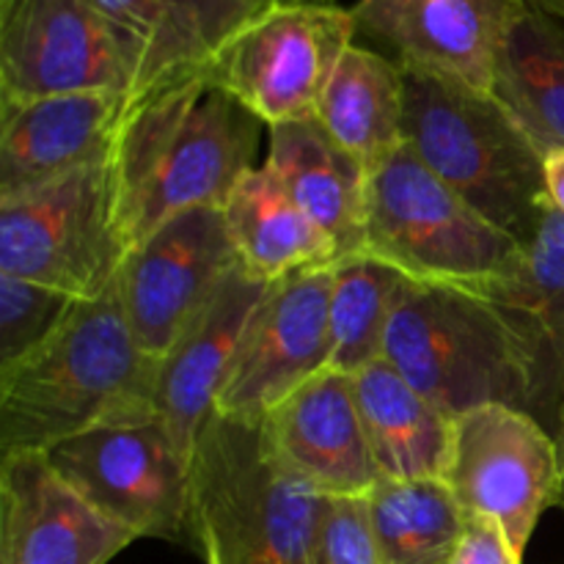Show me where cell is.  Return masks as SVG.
<instances>
[{"label":"cell","mask_w":564,"mask_h":564,"mask_svg":"<svg viewBox=\"0 0 564 564\" xmlns=\"http://www.w3.org/2000/svg\"><path fill=\"white\" fill-rule=\"evenodd\" d=\"M383 358L449 419L482 405H510L551 435L560 427V364L521 312L488 295L411 281Z\"/></svg>","instance_id":"6da1fadb"},{"label":"cell","mask_w":564,"mask_h":564,"mask_svg":"<svg viewBox=\"0 0 564 564\" xmlns=\"http://www.w3.org/2000/svg\"><path fill=\"white\" fill-rule=\"evenodd\" d=\"M262 127L207 69L132 99L110 152L130 251L174 215L224 207L257 169Z\"/></svg>","instance_id":"7a4b0ae2"},{"label":"cell","mask_w":564,"mask_h":564,"mask_svg":"<svg viewBox=\"0 0 564 564\" xmlns=\"http://www.w3.org/2000/svg\"><path fill=\"white\" fill-rule=\"evenodd\" d=\"M160 361L138 345L116 292L77 301L58 334L0 372V452L53 449L108 424L158 416Z\"/></svg>","instance_id":"3957f363"},{"label":"cell","mask_w":564,"mask_h":564,"mask_svg":"<svg viewBox=\"0 0 564 564\" xmlns=\"http://www.w3.org/2000/svg\"><path fill=\"white\" fill-rule=\"evenodd\" d=\"M323 496L262 422L213 413L191 455V532L204 564H308Z\"/></svg>","instance_id":"277c9868"},{"label":"cell","mask_w":564,"mask_h":564,"mask_svg":"<svg viewBox=\"0 0 564 564\" xmlns=\"http://www.w3.org/2000/svg\"><path fill=\"white\" fill-rule=\"evenodd\" d=\"M402 72V143L485 220L527 246L549 204L543 149L490 91Z\"/></svg>","instance_id":"5b68a950"},{"label":"cell","mask_w":564,"mask_h":564,"mask_svg":"<svg viewBox=\"0 0 564 564\" xmlns=\"http://www.w3.org/2000/svg\"><path fill=\"white\" fill-rule=\"evenodd\" d=\"M364 253L408 281L501 297L523 270V246L485 220L402 143L367 176Z\"/></svg>","instance_id":"8992f818"},{"label":"cell","mask_w":564,"mask_h":564,"mask_svg":"<svg viewBox=\"0 0 564 564\" xmlns=\"http://www.w3.org/2000/svg\"><path fill=\"white\" fill-rule=\"evenodd\" d=\"M127 253L110 154L47 185L0 198L3 275L94 301L113 290Z\"/></svg>","instance_id":"52a82bcc"},{"label":"cell","mask_w":564,"mask_h":564,"mask_svg":"<svg viewBox=\"0 0 564 564\" xmlns=\"http://www.w3.org/2000/svg\"><path fill=\"white\" fill-rule=\"evenodd\" d=\"M154 88L149 50L99 0H0V102Z\"/></svg>","instance_id":"ba28073f"},{"label":"cell","mask_w":564,"mask_h":564,"mask_svg":"<svg viewBox=\"0 0 564 564\" xmlns=\"http://www.w3.org/2000/svg\"><path fill=\"white\" fill-rule=\"evenodd\" d=\"M47 457L88 505L138 540L193 545L191 457L160 416L88 430Z\"/></svg>","instance_id":"9c48e42d"},{"label":"cell","mask_w":564,"mask_h":564,"mask_svg":"<svg viewBox=\"0 0 564 564\" xmlns=\"http://www.w3.org/2000/svg\"><path fill=\"white\" fill-rule=\"evenodd\" d=\"M356 42L347 6L275 0L207 66V75L264 127L306 119Z\"/></svg>","instance_id":"30bf717a"},{"label":"cell","mask_w":564,"mask_h":564,"mask_svg":"<svg viewBox=\"0 0 564 564\" xmlns=\"http://www.w3.org/2000/svg\"><path fill=\"white\" fill-rule=\"evenodd\" d=\"M444 482L466 516H490L521 554L549 507L560 505L556 438L529 413L482 405L452 419Z\"/></svg>","instance_id":"8fae6325"},{"label":"cell","mask_w":564,"mask_h":564,"mask_svg":"<svg viewBox=\"0 0 564 564\" xmlns=\"http://www.w3.org/2000/svg\"><path fill=\"white\" fill-rule=\"evenodd\" d=\"M240 264L224 209L174 215L127 253L116 292L138 345L165 358Z\"/></svg>","instance_id":"7c38bea8"},{"label":"cell","mask_w":564,"mask_h":564,"mask_svg":"<svg viewBox=\"0 0 564 564\" xmlns=\"http://www.w3.org/2000/svg\"><path fill=\"white\" fill-rule=\"evenodd\" d=\"M334 264L275 281L248 323L215 413L262 422L279 402L334 361Z\"/></svg>","instance_id":"4fadbf2b"},{"label":"cell","mask_w":564,"mask_h":564,"mask_svg":"<svg viewBox=\"0 0 564 564\" xmlns=\"http://www.w3.org/2000/svg\"><path fill=\"white\" fill-rule=\"evenodd\" d=\"M527 0H356V42L424 72L490 91L496 61Z\"/></svg>","instance_id":"5bb4252c"},{"label":"cell","mask_w":564,"mask_h":564,"mask_svg":"<svg viewBox=\"0 0 564 564\" xmlns=\"http://www.w3.org/2000/svg\"><path fill=\"white\" fill-rule=\"evenodd\" d=\"M135 540L88 505L47 452H0V564H108Z\"/></svg>","instance_id":"9a60e30c"},{"label":"cell","mask_w":564,"mask_h":564,"mask_svg":"<svg viewBox=\"0 0 564 564\" xmlns=\"http://www.w3.org/2000/svg\"><path fill=\"white\" fill-rule=\"evenodd\" d=\"M262 424L275 455L319 496H367L378 485L352 375L325 369Z\"/></svg>","instance_id":"2e32d148"},{"label":"cell","mask_w":564,"mask_h":564,"mask_svg":"<svg viewBox=\"0 0 564 564\" xmlns=\"http://www.w3.org/2000/svg\"><path fill=\"white\" fill-rule=\"evenodd\" d=\"M132 99L94 91L0 102V198L108 158Z\"/></svg>","instance_id":"e0dca14e"},{"label":"cell","mask_w":564,"mask_h":564,"mask_svg":"<svg viewBox=\"0 0 564 564\" xmlns=\"http://www.w3.org/2000/svg\"><path fill=\"white\" fill-rule=\"evenodd\" d=\"M270 281L257 279L237 264L220 284L213 301L202 308L191 328L176 339L169 356L160 358L158 416L169 424L176 444L193 455L198 433L213 419L215 402L235 364L237 347L248 323L270 290Z\"/></svg>","instance_id":"ac0fdd59"},{"label":"cell","mask_w":564,"mask_h":564,"mask_svg":"<svg viewBox=\"0 0 564 564\" xmlns=\"http://www.w3.org/2000/svg\"><path fill=\"white\" fill-rule=\"evenodd\" d=\"M264 165L341 257L364 248L367 169L334 141L317 116L268 127Z\"/></svg>","instance_id":"d6986e66"},{"label":"cell","mask_w":564,"mask_h":564,"mask_svg":"<svg viewBox=\"0 0 564 564\" xmlns=\"http://www.w3.org/2000/svg\"><path fill=\"white\" fill-rule=\"evenodd\" d=\"M352 380L380 479H444L452 419L386 358L358 369Z\"/></svg>","instance_id":"ffe728a7"},{"label":"cell","mask_w":564,"mask_h":564,"mask_svg":"<svg viewBox=\"0 0 564 564\" xmlns=\"http://www.w3.org/2000/svg\"><path fill=\"white\" fill-rule=\"evenodd\" d=\"M220 209L237 259L257 279L275 284L301 270L330 268L339 259L328 235L292 202L264 163L237 182Z\"/></svg>","instance_id":"44dd1931"},{"label":"cell","mask_w":564,"mask_h":564,"mask_svg":"<svg viewBox=\"0 0 564 564\" xmlns=\"http://www.w3.org/2000/svg\"><path fill=\"white\" fill-rule=\"evenodd\" d=\"M314 116L369 174L402 147L405 72L389 55L352 42L336 64Z\"/></svg>","instance_id":"7402d4cb"},{"label":"cell","mask_w":564,"mask_h":564,"mask_svg":"<svg viewBox=\"0 0 564 564\" xmlns=\"http://www.w3.org/2000/svg\"><path fill=\"white\" fill-rule=\"evenodd\" d=\"M149 50L158 86L193 75L275 0H99Z\"/></svg>","instance_id":"603a6c76"},{"label":"cell","mask_w":564,"mask_h":564,"mask_svg":"<svg viewBox=\"0 0 564 564\" xmlns=\"http://www.w3.org/2000/svg\"><path fill=\"white\" fill-rule=\"evenodd\" d=\"M490 94L543 154L564 149V22L527 0L501 44Z\"/></svg>","instance_id":"cb8c5ba5"},{"label":"cell","mask_w":564,"mask_h":564,"mask_svg":"<svg viewBox=\"0 0 564 564\" xmlns=\"http://www.w3.org/2000/svg\"><path fill=\"white\" fill-rule=\"evenodd\" d=\"M383 564H449L466 510L444 479H378L367 494Z\"/></svg>","instance_id":"d4e9b609"},{"label":"cell","mask_w":564,"mask_h":564,"mask_svg":"<svg viewBox=\"0 0 564 564\" xmlns=\"http://www.w3.org/2000/svg\"><path fill=\"white\" fill-rule=\"evenodd\" d=\"M411 281L391 264L358 251L334 262L330 334L339 372L356 375L386 352L391 319Z\"/></svg>","instance_id":"484cf974"},{"label":"cell","mask_w":564,"mask_h":564,"mask_svg":"<svg viewBox=\"0 0 564 564\" xmlns=\"http://www.w3.org/2000/svg\"><path fill=\"white\" fill-rule=\"evenodd\" d=\"M496 301L521 312L540 330L564 375V215L551 202L523 246L521 279Z\"/></svg>","instance_id":"4316f807"},{"label":"cell","mask_w":564,"mask_h":564,"mask_svg":"<svg viewBox=\"0 0 564 564\" xmlns=\"http://www.w3.org/2000/svg\"><path fill=\"white\" fill-rule=\"evenodd\" d=\"M75 306L66 292L0 273V372L42 350Z\"/></svg>","instance_id":"83f0119b"},{"label":"cell","mask_w":564,"mask_h":564,"mask_svg":"<svg viewBox=\"0 0 564 564\" xmlns=\"http://www.w3.org/2000/svg\"><path fill=\"white\" fill-rule=\"evenodd\" d=\"M308 564H383L367 496H323Z\"/></svg>","instance_id":"f1b7e54d"},{"label":"cell","mask_w":564,"mask_h":564,"mask_svg":"<svg viewBox=\"0 0 564 564\" xmlns=\"http://www.w3.org/2000/svg\"><path fill=\"white\" fill-rule=\"evenodd\" d=\"M449 564H523V554L496 518L466 516Z\"/></svg>","instance_id":"f546056e"},{"label":"cell","mask_w":564,"mask_h":564,"mask_svg":"<svg viewBox=\"0 0 564 564\" xmlns=\"http://www.w3.org/2000/svg\"><path fill=\"white\" fill-rule=\"evenodd\" d=\"M543 174L549 202L564 215V149H554V152L545 154Z\"/></svg>","instance_id":"4dcf8cb0"},{"label":"cell","mask_w":564,"mask_h":564,"mask_svg":"<svg viewBox=\"0 0 564 564\" xmlns=\"http://www.w3.org/2000/svg\"><path fill=\"white\" fill-rule=\"evenodd\" d=\"M556 449H560V468H562V490H560V510H564V394H562V411H560V427H556Z\"/></svg>","instance_id":"1f68e13d"},{"label":"cell","mask_w":564,"mask_h":564,"mask_svg":"<svg viewBox=\"0 0 564 564\" xmlns=\"http://www.w3.org/2000/svg\"><path fill=\"white\" fill-rule=\"evenodd\" d=\"M529 3H534L538 9L549 11L551 17H556V20L564 22V0H529Z\"/></svg>","instance_id":"d6a6232c"},{"label":"cell","mask_w":564,"mask_h":564,"mask_svg":"<svg viewBox=\"0 0 564 564\" xmlns=\"http://www.w3.org/2000/svg\"><path fill=\"white\" fill-rule=\"evenodd\" d=\"M319 3H336V0H319Z\"/></svg>","instance_id":"836d02e7"}]
</instances>
